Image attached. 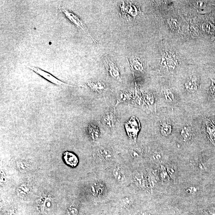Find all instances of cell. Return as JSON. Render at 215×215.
I'll return each mask as SVG.
<instances>
[{
	"label": "cell",
	"mask_w": 215,
	"mask_h": 215,
	"mask_svg": "<svg viewBox=\"0 0 215 215\" xmlns=\"http://www.w3.org/2000/svg\"><path fill=\"white\" fill-rule=\"evenodd\" d=\"M166 170L169 176L173 180H175L177 176V169L174 165H169L166 166Z\"/></svg>",
	"instance_id": "18"
},
{
	"label": "cell",
	"mask_w": 215,
	"mask_h": 215,
	"mask_svg": "<svg viewBox=\"0 0 215 215\" xmlns=\"http://www.w3.org/2000/svg\"><path fill=\"white\" fill-rule=\"evenodd\" d=\"M98 156L100 159L105 161H109L113 158V155L110 150L104 148L99 149L97 151Z\"/></svg>",
	"instance_id": "13"
},
{
	"label": "cell",
	"mask_w": 215,
	"mask_h": 215,
	"mask_svg": "<svg viewBox=\"0 0 215 215\" xmlns=\"http://www.w3.org/2000/svg\"><path fill=\"white\" fill-rule=\"evenodd\" d=\"M133 179L136 185L142 189H146L147 187L146 177L143 173L138 172L135 173L133 176Z\"/></svg>",
	"instance_id": "10"
},
{
	"label": "cell",
	"mask_w": 215,
	"mask_h": 215,
	"mask_svg": "<svg viewBox=\"0 0 215 215\" xmlns=\"http://www.w3.org/2000/svg\"><path fill=\"white\" fill-rule=\"evenodd\" d=\"M161 132L164 136L170 135L172 132V125L169 122H163L161 125Z\"/></svg>",
	"instance_id": "15"
},
{
	"label": "cell",
	"mask_w": 215,
	"mask_h": 215,
	"mask_svg": "<svg viewBox=\"0 0 215 215\" xmlns=\"http://www.w3.org/2000/svg\"><path fill=\"white\" fill-rule=\"evenodd\" d=\"M63 159L66 164L75 167L78 163V158L76 155L72 152L66 151L63 153Z\"/></svg>",
	"instance_id": "9"
},
{
	"label": "cell",
	"mask_w": 215,
	"mask_h": 215,
	"mask_svg": "<svg viewBox=\"0 0 215 215\" xmlns=\"http://www.w3.org/2000/svg\"><path fill=\"white\" fill-rule=\"evenodd\" d=\"M197 188L194 187H190L189 189H187L186 190L187 193H195V192H197Z\"/></svg>",
	"instance_id": "27"
},
{
	"label": "cell",
	"mask_w": 215,
	"mask_h": 215,
	"mask_svg": "<svg viewBox=\"0 0 215 215\" xmlns=\"http://www.w3.org/2000/svg\"><path fill=\"white\" fill-rule=\"evenodd\" d=\"M160 176L161 180L163 181H167L170 180V177L166 170V168L161 165L160 169Z\"/></svg>",
	"instance_id": "22"
},
{
	"label": "cell",
	"mask_w": 215,
	"mask_h": 215,
	"mask_svg": "<svg viewBox=\"0 0 215 215\" xmlns=\"http://www.w3.org/2000/svg\"><path fill=\"white\" fill-rule=\"evenodd\" d=\"M202 131L204 136L215 146V116L203 118Z\"/></svg>",
	"instance_id": "2"
},
{
	"label": "cell",
	"mask_w": 215,
	"mask_h": 215,
	"mask_svg": "<svg viewBox=\"0 0 215 215\" xmlns=\"http://www.w3.org/2000/svg\"><path fill=\"white\" fill-rule=\"evenodd\" d=\"M142 96L145 104L149 106H152L155 104V98L151 93L142 92Z\"/></svg>",
	"instance_id": "16"
},
{
	"label": "cell",
	"mask_w": 215,
	"mask_h": 215,
	"mask_svg": "<svg viewBox=\"0 0 215 215\" xmlns=\"http://www.w3.org/2000/svg\"><path fill=\"white\" fill-rule=\"evenodd\" d=\"M88 89L91 91L102 93L105 91L106 86L103 82L100 81H92L86 84Z\"/></svg>",
	"instance_id": "7"
},
{
	"label": "cell",
	"mask_w": 215,
	"mask_h": 215,
	"mask_svg": "<svg viewBox=\"0 0 215 215\" xmlns=\"http://www.w3.org/2000/svg\"><path fill=\"white\" fill-rule=\"evenodd\" d=\"M132 97L129 95L128 93L126 92H122L119 94V96L117 98V104H118L119 103L126 102L129 101Z\"/></svg>",
	"instance_id": "20"
},
{
	"label": "cell",
	"mask_w": 215,
	"mask_h": 215,
	"mask_svg": "<svg viewBox=\"0 0 215 215\" xmlns=\"http://www.w3.org/2000/svg\"><path fill=\"white\" fill-rule=\"evenodd\" d=\"M210 94L212 96H215V85L211 89L210 91Z\"/></svg>",
	"instance_id": "28"
},
{
	"label": "cell",
	"mask_w": 215,
	"mask_h": 215,
	"mask_svg": "<svg viewBox=\"0 0 215 215\" xmlns=\"http://www.w3.org/2000/svg\"><path fill=\"white\" fill-rule=\"evenodd\" d=\"M198 78L195 76H193L186 82L185 87L189 92L194 93L198 90Z\"/></svg>",
	"instance_id": "8"
},
{
	"label": "cell",
	"mask_w": 215,
	"mask_h": 215,
	"mask_svg": "<svg viewBox=\"0 0 215 215\" xmlns=\"http://www.w3.org/2000/svg\"><path fill=\"white\" fill-rule=\"evenodd\" d=\"M129 153L132 157L137 158L142 156L141 150L137 148H132L129 150Z\"/></svg>",
	"instance_id": "24"
},
{
	"label": "cell",
	"mask_w": 215,
	"mask_h": 215,
	"mask_svg": "<svg viewBox=\"0 0 215 215\" xmlns=\"http://www.w3.org/2000/svg\"><path fill=\"white\" fill-rule=\"evenodd\" d=\"M152 158L156 162H161L163 160V154L161 150H156L153 153Z\"/></svg>",
	"instance_id": "19"
},
{
	"label": "cell",
	"mask_w": 215,
	"mask_h": 215,
	"mask_svg": "<svg viewBox=\"0 0 215 215\" xmlns=\"http://www.w3.org/2000/svg\"><path fill=\"white\" fill-rule=\"evenodd\" d=\"M164 95L165 100L169 102H172L175 99V94L170 89H166L164 91Z\"/></svg>",
	"instance_id": "21"
},
{
	"label": "cell",
	"mask_w": 215,
	"mask_h": 215,
	"mask_svg": "<svg viewBox=\"0 0 215 215\" xmlns=\"http://www.w3.org/2000/svg\"><path fill=\"white\" fill-rule=\"evenodd\" d=\"M87 132L89 135L92 139H97L100 136V129L96 124L92 123L89 125L87 127Z\"/></svg>",
	"instance_id": "11"
},
{
	"label": "cell",
	"mask_w": 215,
	"mask_h": 215,
	"mask_svg": "<svg viewBox=\"0 0 215 215\" xmlns=\"http://www.w3.org/2000/svg\"><path fill=\"white\" fill-rule=\"evenodd\" d=\"M104 63L107 71L110 74V76L121 82L122 79L121 78L119 71L116 63L111 60L108 59L104 60Z\"/></svg>",
	"instance_id": "5"
},
{
	"label": "cell",
	"mask_w": 215,
	"mask_h": 215,
	"mask_svg": "<svg viewBox=\"0 0 215 215\" xmlns=\"http://www.w3.org/2000/svg\"><path fill=\"white\" fill-rule=\"evenodd\" d=\"M117 118L114 111L106 112L102 117V122L104 126L108 128H113L116 123Z\"/></svg>",
	"instance_id": "6"
},
{
	"label": "cell",
	"mask_w": 215,
	"mask_h": 215,
	"mask_svg": "<svg viewBox=\"0 0 215 215\" xmlns=\"http://www.w3.org/2000/svg\"><path fill=\"white\" fill-rule=\"evenodd\" d=\"M113 174L114 179L117 181L119 183H123L125 180L124 172L121 168L119 167H116L113 170Z\"/></svg>",
	"instance_id": "14"
},
{
	"label": "cell",
	"mask_w": 215,
	"mask_h": 215,
	"mask_svg": "<svg viewBox=\"0 0 215 215\" xmlns=\"http://www.w3.org/2000/svg\"><path fill=\"white\" fill-rule=\"evenodd\" d=\"M125 128L128 137L136 143L137 137L141 129V124L138 118L132 116L124 124Z\"/></svg>",
	"instance_id": "1"
},
{
	"label": "cell",
	"mask_w": 215,
	"mask_h": 215,
	"mask_svg": "<svg viewBox=\"0 0 215 215\" xmlns=\"http://www.w3.org/2000/svg\"><path fill=\"white\" fill-rule=\"evenodd\" d=\"M59 9L60 10V11H62V12L64 13V15H65V16H66V17H67L70 21L72 22V23L76 25L77 27L80 28V29H82L85 32L88 34L90 37L92 39V40L96 44V41H95V39H93V38L92 37V36H91L90 33L89 32V30H88L87 28L85 26L84 24L82 22V20L80 19L78 16L75 15L74 14L72 13L71 11H69L68 10L66 9L63 8H59Z\"/></svg>",
	"instance_id": "3"
},
{
	"label": "cell",
	"mask_w": 215,
	"mask_h": 215,
	"mask_svg": "<svg viewBox=\"0 0 215 215\" xmlns=\"http://www.w3.org/2000/svg\"><path fill=\"white\" fill-rule=\"evenodd\" d=\"M77 210L76 208H71L69 210V215H77Z\"/></svg>",
	"instance_id": "26"
},
{
	"label": "cell",
	"mask_w": 215,
	"mask_h": 215,
	"mask_svg": "<svg viewBox=\"0 0 215 215\" xmlns=\"http://www.w3.org/2000/svg\"><path fill=\"white\" fill-rule=\"evenodd\" d=\"M131 63L132 68L138 72H142L144 68L143 64L139 58L136 57H133L131 60Z\"/></svg>",
	"instance_id": "17"
},
{
	"label": "cell",
	"mask_w": 215,
	"mask_h": 215,
	"mask_svg": "<svg viewBox=\"0 0 215 215\" xmlns=\"http://www.w3.org/2000/svg\"><path fill=\"white\" fill-rule=\"evenodd\" d=\"M30 191V188L26 184L20 185L18 189V193L22 197H25Z\"/></svg>",
	"instance_id": "23"
},
{
	"label": "cell",
	"mask_w": 215,
	"mask_h": 215,
	"mask_svg": "<svg viewBox=\"0 0 215 215\" xmlns=\"http://www.w3.org/2000/svg\"><path fill=\"white\" fill-rule=\"evenodd\" d=\"M122 204L125 207H130L133 204V199L130 197H125L122 199L121 201Z\"/></svg>",
	"instance_id": "25"
},
{
	"label": "cell",
	"mask_w": 215,
	"mask_h": 215,
	"mask_svg": "<svg viewBox=\"0 0 215 215\" xmlns=\"http://www.w3.org/2000/svg\"><path fill=\"white\" fill-rule=\"evenodd\" d=\"M181 135L184 142H189L194 136L193 128L189 125L185 126L182 129Z\"/></svg>",
	"instance_id": "12"
},
{
	"label": "cell",
	"mask_w": 215,
	"mask_h": 215,
	"mask_svg": "<svg viewBox=\"0 0 215 215\" xmlns=\"http://www.w3.org/2000/svg\"><path fill=\"white\" fill-rule=\"evenodd\" d=\"M139 215H150V214L147 212H144L141 213Z\"/></svg>",
	"instance_id": "29"
},
{
	"label": "cell",
	"mask_w": 215,
	"mask_h": 215,
	"mask_svg": "<svg viewBox=\"0 0 215 215\" xmlns=\"http://www.w3.org/2000/svg\"><path fill=\"white\" fill-rule=\"evenodd\" d=\"M32 70L34 71L35 73L38 74V75L41 76L46 79L49 81V82H52V83L59 86H72V85L67 84L65 83L63 81H61V80L58 79L56 78L53 75L51 74L49 72H46L45 71L42 70L38 68V67H28Z\"/></svg>",
	"instance_id": "4"
}]
</instances>
